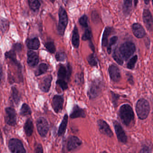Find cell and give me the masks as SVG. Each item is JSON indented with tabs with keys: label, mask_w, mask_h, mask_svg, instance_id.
<instances>
[{
	"label": "cell",
	"mask_w": 153,
	"mask_h": 153,
	"mask_svg": "<svg viewBox=\"0 0 153 153\" xmlns=\"http://www.w3.org/2000/svg\"><path fill=\"white\" fill-rule=\"evenodd\" d=\"M67 72H68V81H69L72 72V68L70 63H68L67 66Z\"/></svg>",
	"instance_id": "obj_44"
},
{
	"label": "cell",
	"mask_w": 153,
	"mask_h": 153,
	"mask_svg": "<svg viewBox=\"0 0 153 153\" xmlns=\"http://www.w3.org/2000/svg\"><path fill=\"white\" fill-rule=\"evenodd\" d=\"M14 51H20L22 49V45L20 44H16L15 45H14Z\"/></svg>",
	"instance_id": "obj_48"
},
{
	"label": "cell",
	"mask_w": 153,
	"mask_h": 153,
	"mask_svg": "<svg viewBox=\"0 0 153 153\" xmlns=\"http://www.w3.org/2000/svg\"><path fill=\"white\" fill-rule=\"evenodd\" d=\"M82 144V141L78 137L70 136L69 137L67 142V149L68 151H73L80 146Z\"/></svg>",
	"instance_id": "obj_11"
},
{
	"label": "cell",
	"mask_w": 153,
	"mask_h": 153,
	"mask_svg": "<svg viewBox=\"0 0 153 153\" xmlns=\"http://www.w3.org/2000/svg\"><path fill=\"white\" fill-rule=\"evenodd\" d=\"M132 33L138 38H142L146 36V31L143 27L138 23H135L131 27Z\"/></svg>",
	"instance_id": "obj_15"
},
{
	"label": "cell",
	"mask_w": 153,
	"mask_h": 153,
	"mask_svg": "<svg viewBox=\"0 0 153 153\" xmlns=\"http://www.w3.org/2000/svg\"><path fill=\"white\" fill-rule=\"evenodd\" d=\"M136 111L140 120L146 119L150 112V105L148 101L144 98L138 100L136 105Z\"/></svg>",
	"instance_id": "obj_2"
},
{
	"label": "cell",
	"mask_w": 153,
	"mask_h": 153,
	"mask_svg": "<svg viewBox=\"0 0 153 153\" xmlns=\"http://www.w3.org/2000/svg\"><path fill=\"white\" fill-rule=\"evenodd\" d=\"M5 121L10 126L16 125V114L15 109L11 107L6 108Z\"/></svg>",
	"instance_id": "obj_9"
},
{
	"label": "cell",
	"mask_w": 153,
	"mask_h": 153,
	"mask_svg": "<svg viewBox=\"0 0 153 153\" xmlns=\"http://www.w3.org/2000/svg\"><path fill=\"white\" fill-rule=\"evenodd\" d=\"M68 114H65L59 128V131H58L59 136H62L65 133L67 129V125H68Z\"/></svg>",
	"instance_id": "obj_19"
},
{
	"label": "cell",
	"mask_w": 153,
	"mask_h": 153,
	"mask_svg": "<svg viewBox=\"0 0 153 153\" xmlns=\"http://www.w3.org/2000/svg\"><path fill=\"white\" fill-rule=\"evenodd\" d=\"M87 59L88 64L91 67H97L98 65V59L94 53H91V54L88 55L87 58Z\"/></svg>",
	"instance_id": "obj_27"
},
{
	"label": "cell",
	"mask_w": 153,
	"mask_h": 153,
	"mask_svg": "<svg viewBox=\"0 0 153 153\" xmlns=\"http://www.w3.org/2000/svg\"><path fill=\"white\" fill-rule=\"evenodd\" d=\"M103 81L99 78L95 79L91 82L88 91V96L90 99L97 97L102 92L103 87Z\"/></svg>",
	"instance_id": "obj_3"
},
{
	"label": "cell",
	"mask_w": 153,
	"mask_h": 153,
	"mask_svg": "<svg viewBox=\"0 0 153 153\" xmlns=\"http://www.w3.org/2000/svg\"><path fill=\"white\" fill-rule=\"evenodd\" d=\"M138 2V0H134V5L135 7H136L137 5Z\"/></svg>",
	"instance_id": "obj_52"
},
{
	"label": "cell",
	"mask_w": 153,
	"mask_h": 153,
	"mask_svg": "<svg viewBox=\"0 0 153 153\" xmlns=\"http://www.w3.org/2000/svg\"><path fill=\"white\" fill-rule=\"evenodd\" d=\"M126 76H127V80H128V82L131 85H133L134 84V79H133V77L132 76V74L130 73H127L126 74Z\"/></svg>",
	"instance_id": "obj_45"
},
{
	"label": "cell",
	"mask_w": 153,
	"mask_h": 153,
	"mask_svg": "<svg viewBox=\"0 0 153 153\" xmlns=\"http://www.w3.org/2000/svg\"><path fill=\"white\" fill-rule=\"evenodd\" d=\"M45 48L51 53H53L56 51V48L53 42H47L45 44Z\"/></svg>",
	"instance_id": "obj_37"
},
{
	"label": "cell",
	"mask_w": 153,
	"mask_h": 153,
	"mask_svg": "<svg viewBox=\"0 0 153 153\" xmlns=\"http://www.w3.org/2000/svg\"><path fill=\"white\" fill-rule=\"evenodd\" d=\"M119 115L122 122L125 126H128L134 120V113L130 105L124 104L120 107Z\"/></svg>",
	"instance_id": "obj_1"
},
{
	"label": "cell",
	"mask_w": 153,
	"mask_h": 153,
	"mask_svg": "<svg viewBox=\"0 0 153 153\" xmlns=\"http://www.w3.org/2000/svg\"><path fill=\"white\" fill-rule=\"evenodd\" d=\"M26 44L27 47L31 50H38L40 46L39 39L36 37L27 40Z\"/></svg>",
	"instance_id": "obj_20"
},
{
	"label": "cell",
	"mask_w": 153,
	"mask_h": 153,
	"mask_svg": "<svg viewBox=\"0 0 153 153\" xmlns=\"http://www.w3.org/2000/svg\"><path fill=\"white\" fill-rule=\"evenodd\" d=\"M53 78L51 75H49L45 77L42 83L40 84V89L43 92H49L51 88V84Z\"/></svg>",
	"instance_id": "obj_18"
},
{
	"label": "cell",
	"mask_w": 153,
	"mask_h": 153,
	"mask_svg": "<svg viewBox=\"0 0 153 153\" xmlns=\"http://www.w3.org/2000/svg\"><path fill=\"white\" fill-rule=\"evenodd\" d=\"M75 83L77 85L81 86L84 84L85 82V78L84 74L83 72L77 73L75 76Z\"/></svg>",
	"instance_id": "obj_30"
},
{
	"label": "cell",
	"mask_w": 153,
	"mask_h": 153,
	"mask_svg": "<svg viewBox=\"0 0 153 153\" xmlns=\"http://www.w3.org/2000/svg\"><path fill=\"white\" fill-rule=\"evenodd\" d=\"M118 41V37L116 36H113L111 38L110 40V42L107 45V52L109 54H110L111 52L112 46L116 44Z\"/></svg>",
	"instance_id": "obj_34"
},
{
	"label": "cell",
	"mask_w": 153,
	"mask_h": 153,
	"mask_svg": "<svg viewBox=\"0 0 153 153\" xmlns=\"http://www.w3.org/2000/svg\"><path fill=\"white\" fill-rule=\"evenodd\" d=\"M80 25L84 27H88V18L86 15H84L79 19Z\"/></svg>",
	"instance_id": "obj_39"
},
{
	"label": "cell",
	"mask_w": 153,
	"mask_h": 153,
	"mask_svg": "<svg viewBox=\"0 0 153 153\" xmlns=\"http://www.w3.org/2000/svg\"><path fill=\"white\" fill-rule=\"evenodd\" d=\"M33 124L31 119H29L26 122L25 125V131L27 136L30 137L33 132Z\"/></svg>",
	"instance_id": "obj_23"
},
{
	"label": "cell",
	"mask_w": 153,
	"mask_h": 153,
	"mask_svg": "<svg viewBox=\"0 0 153 153\" xmlns=\"http://www.w3.org/2000/svg\"><path fill=\"white\" fill-rule=\"evenodd\" d=\"M27 64L32 68H34L37 66L39 62V58L36 53L30 51L27 53Z\"/></svg>",
	"instance_id": "obj_16"
},
{
	"label": "cell",
	"mask_w": 153,
	"mask_h": 153,
	"mask_svg": "<svg viewBox=\"0 0 153 153\" xmlns=\"http://www.w3.org/2000/svg\"><path fill=\"white\" fill-rule=\"evenodd\" d=\"M118 51L123 60L127 61L134 54L136 46L132 42H125L121 45Z\"/></svg>",
	"instance_id": "obj_4"
},
{
	"label": "cell",
	"mask_w": 153,
	"mask_h": 153,
	"mask_svg": "<svg viewBox=\"0 0 153 153\" xmlns=\"http://www.w3.org/2000/svg\"><path fill=\"white\" fill-rule=\"evenodd\" d=\"M113 123L118 140L124 144L127 143L128 137L120 123L118 122L117 121L114 120Z\"/></svg>",
	"instance_id": "obj_7"
},
{
	"label": "cell",
	"mask_w": 153,
	"mask_h": 153,
	"mask_svg": "<svg viewBox=\"0 0 153 153\" xmlns=\"http://www.w3.org/2000/svg\"><path fill=\"white\" fill-rule=\"evenodd\" d=\"M36 125L40 136L42 137H46L49 130V123L47 120L44 117H40L36 122Z\"/></svg>",
	"instance_id": "obj_8"
},
{
	"label": "cell",
	"mask_w": 153,
	"mask_h": 153,
	"mask_svg": "<svg viewBox=\"0 0 153 153\" xmlns=\"http://www.w3.org/2000/svg\"><path fill=\"white\" fill-rule=\"evenodd\" d=\"M138 59L137 55H135L131 58L128 62L127 65V67L128 69L132 70L135 67L136 62Z\"/></svg>",
	"instance_id": "obj_35"
},
{
	"label": "cell",
	"mask_w": 153,
	"mask_h": 153,
	"mask_svg": "<svg viewBox=\"0 0 153 153\" xmlns=\"http://www.w3.org/2000/svg\"><path fill=\"white\" fill-rule=\"evenodd\" d=\"M8 22L6 19L0 20V29L3 32H5L8 29Z\"/></svg>",
	"instance_id": "obj_41"
},
{
	"label": "cell",
	"mask_w": 153,
	"mask_h": 153,
	"mask_svg": "<svg viewBox=\"0 0 153 153\" xmlns=\"http://www.w3.org/2000/svg\"><path fill=\"white\" fill-rule=\"evenodd\" d=\"M111 32L112 28L111 27H105V29L104 31L102 41V45L103 47H106L108 45V37L111 34Z\"/></svg>",
	"instance_id": "obj_22"
},
{
	"label": "cell",
	"mask_w": 153,
	"mask_h": 153,
	"mask_svg": "<svg viewBox=\"0 0 153 153\" xmlns=\"http://www.w3.org/2000/svg\"><path fill=\"white\" fill-rule=\"evenodd\" d=\"M132 0H124L123 12L125 16H128L131 11Z\"/></svg>",
	"instance_id": "obj_26"
},
{
	"label": "cell",
	"mask_w": 153,
	"mask_h": 153,
	"mask_svg": "<svg viewBox=\"0 0 153 153\" xmlns=\"http://www.w3.org/2000/svg\"><path fill=\"white\" fill-rule=\"evenodd\" d=\"M111 100L113 105L114 108H116L118 105V101L120 99V95L118 94H115L113 91H111Z\"/></svg>",
	"instance_id": "obj_36"
},
{
	"label": "cell",
	"mask_w": 153,
	"mask_h": 153,
	"mask_svg": "<svg viewBox=\"0 0 153 153\" xmlns=\"http://www.w3.org/2000/svg\"><path fill=\"white\" fill-rule=\"evenodd\" d=\"M51 1L52 2H54L55 1V0H51Z\"/></svg>",
	"instance_id": "obj_53"
},
{
	"label": "cell",
	"mask_w": 153,
	"mask_h": 153,
	"mask_svg": "<svg viewBox=\"0 0 153 153\" xmlns=\"http://www.w3.org/2000/svg\"><path fill=\"white\" fill-rule=\"evenodd\" d=\"M71 41L73 46L76 49L78 48L79 45V35L78 29L76 26H75L74 28Z\"/></svg>",
	"instance_id": "obj_21"
},
{
	"label": "cell",
	"mask_w": 153,
	"mask_h": 153,
	"mask_svg": "<svg viewBox=\"0 0 153 153\" xmlns=\"http://www.w3.org/2000/svg\"><path fill=\"white\" fill-rule=\"evenodd\" d=\"M92 19L94 22H98L99 20V16L96 11H94L92 14Z\"/></svg>",
	"instance_id": "obj_46"
},
{
	"label": "cell",
	"mask_w": 153,
	"mask_h": 153,
	"mask_svg": "<svg viewBox=\"0 0 153 153\" xmlns=\"http://www.w3.org/2000/svg\"><path fill=\"white\" fill-rule=\"evenodd\" d=\"M35 152L36 153H43V150L42 147V145L40 144H38L36 147L35 148Z\"/></svg>",
	"instance_id": "obj_47"
},
{
	"label": "cell",
	"mask_w": 153,
	"mask_h": 153,
	"mask_svg": "<svg viewBox=\"0 0 153 153\" xmlns=\"http://www.w3.org/2000/svg\"><path fill=\"white\" fill-rule=\"evenodd\" d=\"M63 103L64 98L62 96L56 95L53 97V98L52 106L55 112L58 113L62 111Z\"/></svg>",
	"instance_id": "obj_14"
},
{
	"label": "cell",
	"mask_w": 153,
	"mask_h": 153,
	"mask_svg": "<svg viewBox=\"0 0 153 153\" xmlns=\"http://www.w3.org/2000/svg\"><path fill=\"white\" fill-rule=\"evenodd\" d=\"M92 38V33L91 29L88 28L87 29L82 36V40L84 41H88V40H91Z\"/></svg>",
	"instance_id": "obj_38"
},
{
	"label": "cell",
	"mask_w": 153,
	"mask_h": 153,
	"mask_svg": "<svg viewBox=\"0 0 153 153\" xmlns=\"http://www.w3.org/2000/svg\"><path fill=\"white\" fill-rule=\"evenodd\" d=\"M57 61L59 62H63L67 58V55L64 52H59L55 55Z\"/></svg>",
	"instance_id": "obj_40"
},
{
	"label": "cell",
	"mask_w": 153,
	"mask_h": 153,
	"mask_svg": "<svg viewBox=\"0 0 153 153\" xmlns=\"http://www.w3.org/2000/svg\"><path fill=\"white\" fill-rule=\"evenodd\" d=\"M9 148L12 153H26L25 149L22 142L17 139L13 138L9 142Z\"/></svg>",
	"instance_id": "obj_6"
},
{
	"label": "cell",
	"mask_w": 153,
	"mask_h": 153,
	"mask_svg": "<svg viewBox=\"0 0 153 153\" xmlns=\"http://www.w3.org/2000/svg\"><path fill=\"white\" fill-rule=\"evenodd\" d=\"M86 114L85 110L80 108L79 105H75L72 109L70 114L71 119H76L78 118H85Z\"/></svg>",
	"instance_id": "obj_17"
},
{
	"label": "cell",
	"mask_w": 153,
	"mask_h": 153,
	"mask_svg": "<svg viewBox=\"0 0 153 153\" xmlns=\"http://www.w3.org/2000/svg\"><path fill=\"white\" fill-rule=\"evenodd\" d=\"M97 125L100 132L102 134L111 137L113 136L112 131L111 129L109 124L103 120H99L97 121Z\"/></svg>",
	"instance_id": "obj_10"
},
{
	"label": "cell",
	"mask_w": 153,
	"mask_h": 153,
	"mask_svg": "<svg viewBox=\"0 0 153 153\" xmlns=\"http://www.w3.org/2000/svg\"><path fill=\"white\" fill-rule=\"evenodd\" d=\"M29 7L32 10L36 11L40 8L41 4L38 0H29Z\"/></svg>",
	"instance_id": "obj_32"
},
{
	"label": "cell",
	"mask_w": 153,
	"mask_h": 153,
	"mask_svg": "<svg viewBox=\"0 0 153 153\" xmlns=\"http://www.w3.org/2000/svg\"><path fill=\"white\" fill-rule=\"evenodd\" d=\"M59 22L58 27V31L59 34L63 36L68 24V14L66 10L62 7L59 10Z\"/></svg>",
	"instance_id": "obj_5"
},
{
	"label": "cell",
	"mask_w": 153,
	"mask_h": 153,
	"mask_svg": "<svg viewBox=\"0 0 153 153\" xmlns=\"http://www.w3.org/2000/svg\"><path fill=\"white\" fill-rule=\"evenodd\" d=\"M113 58L115 62L120 65H123V60L119 53V51L115 49L113 53Z\"/></svg>",
	"instance_id": "obj_28"
},
{
	"label": "cell",
	"mask_w": 153,
	"mask_h": 153,
	"mask_svg": "<svg viewBox=\"0 0 153 153\" xmlns=\"http://www.w3.org/2000/svg\"><path fill=\"white\" fill-rule=\"evenodd\" d=\"M11 97L15 103H18L20 100V96L18 90L14 87H12L11 89Z\"/></svg>",
	"instance_id": "obj_29"
},
{
	"label": "cell",
	"mask_w": 153,
	"mask_h": 153,
	"mask_svg": "<svg viewBox=\"0 0 153 153\" xmlns=\"http://www.w3.org/2000/svg\"><path fill=\"white\" fill-rule=\"evenodd\" d=\"M144 2H145V4L148 5L150 2V0H144Z\"/></svg>",
	"instance_id": "obj_51"
},
{
	"label": "cell",
	"mask_w": 153,
	"mask_h": 153,
	"mask_svg": "<svg viewBox=\"0 0 153 153\" xmlns=\"http://www.w3.org/2000/svg\"><path fill=\"white\" fill-rule=\"evenodd\" d=\"M140 152L142 153H151V148H150V146H149V145H144L142 146V148H141Z\"/></svg>",
	"instance_id": "obj_43"
},
{
	"label": "cell",
	"mask_w": 153,
	"mask_h": 153,
	"mask_svg": "<svg viewBox=\"0 0 153 153\" xmlns=\"http://www.w3.org/2000/svg\"><path fill=\"white\" fill-rule=\"evenodd\" d=\"M109 76L112 81L114 82L120 81L121 79V73L120 69L114 64L110 65L108 68Z\"/></svg>",
	"instance_id": "obj_12"
},
{
	"label": "cell",
	"mask_w": 153,
	"mask_h": 153,
	"mask_svg": "<svg viewBox=\"0 0 153 153\" xmlns=\"http://www.w3.org/2000/svg\"><path fill=\"white\" fill-rule=\"evenodd\" d=\"M58 79L68 80V72L67 69L63 65H60L58 73Z\"/></svg>",
	"instance_id": "obj_24"
},
{
	"label": "cell",
	"mask_w": 153,
	"mask_h": 153,
	"mask_svg": "<svg viewBox=\"0 0 153 153\" xmlns=\"http://www.w3.org/2000/svg\"><path fill=\"white\" fill-rule=\"evenodd\" d=\"M89 46L90 47V49H91L92 51H93L94 52H95V47L94 46V45H93V43L92 42H89Z\"/></svg>",
	"instance_id": "obj_49"
},
{
	"label": "cell",
	"mask_w": 153,
	"mask_h": 153,
	"mask_svg": "<svg viewBox=\"0 0 153 153\" xmlns=\"http://www.w3.org/2000/svg\"><path fill=\"white\" fill-rule=\"evenodd\" d=\"M2 70L1 68H0V80H1V77H2Z\"/></svg>",
	"instance_id": "obj_50"
},
{
	"label": "cell",
	"mask_w": 153,
	"mask_h": 153,
	"mask_svg": "<svg viewBox=\"0 0 153 153\" xmlns=\"http://www.w3.org/2000/svg\"><path fill=\"white\" fill-rule=\"evenodd\" d=\"M48 69V67L47 64H45V63H42L39 66V68L36 71V76H40V75L44 74L47 71Z\"/></svg>",
	"instance_id": "obj_33"
},
{
	"label": "cell",
	"mask_w": 153,
	"mask_h": 153,
	"mask_svg": "<svg viewBox=\"0 0 153 153\" xmlns=\"http://www.w3.org/2000/svg\"><path fill=\"white\" fill-rule=\"evenodd\" d=\"M5 56H6V58L7 59H9L11 60L19 68H22L21 65L18 62L17 60L16 52L14 50L10 51L6 53V54H5Z\"/></svg>",
	"instance_id": "obj_25"
},
{
	"label": "cell",
	"mask_w": 153,
	"mask_h": 153,
	"mask_svg": "<svg viewBox=\"0 0 153 153\" xmlns=\"http://www.w3.org/2000/svg\"><path fill=\"white\" fill-rule=\"evenodd\" d=\"M143 19L147 29L151 32L153 30V17L151 12L149 10L145 9L143 11Z\"/></svg>",
	"instance_id": "obj_13"
},
{
	"label": "cell",
	"mask_w": 153,
	"mask_h": 153,
	"mask_svg": "<svg viewBox=\"0 0 153 153\" xmlns=\"http://www.w3.org/2000/svg\"><path fill=\"white\" fill-rule=\"evenodd\" d=\"M56 84L59 86L60 87L63 91L68 89V83L64 80L58 79L56 81Z\"/></svg>",
	"instance_id": "obj_42"
},
{
	"label": "cell",
	"mask_w": 153,
	"mask_h": 153,
	"mask_svg": "<svg viewBox=\"0 0 153 153\" xmlns=\"http://www.w3.org/2000/svg\"><path fill=\"white\" fill-rule=\"evenodd\" d=\"M32 111L29 105L26 104H24L20 109V114L22 116H25L30 115Z\"/></svg>",
	"instance_id": "obj_31"
}]
</instances>
